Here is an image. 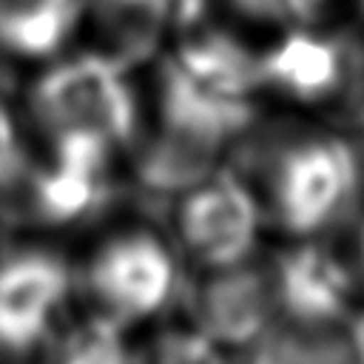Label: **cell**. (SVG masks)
Here are the masks:
<instances>
[{
	"label": "cell",
	"mask_w": 364,
	"mask_h": 364,
	"mask_svg": "<svg viewBox=\"0 0 364 364\" xmlns=\"http://www.w3.org/2000/svg\"><path fill=\"white\" fill-rule=\"evenodd\" d=\"M250 171H236L250 188L264 228L290 242H310L330 230L358 191V159L341 131L316 125L282 134L256 148Z\"/></svg>",
	"instance_id": "cell-1"
},
{
	"label": "cell",
	"mask_w": 364,
	"mask_h": 364,
	"mask_svg": "<svg viewBox=\"0 0 364 364\" xmlns=\"http://www.w3.org/2000/svg\"><path fill=\"white\" fill-rule=\"evenodd\" d=\"M26 117L40 139H88L122 154L142 125V105L122 65L82 48L46 63L28 85Z\"/></svg>",
	"instance_id": "cell-2"
},
{
	"label": "cell",
	"mask_w": 364,
	"mask_h": 364,
	"mask_svg": "<svg viewBox=\"0 0 364 364\" xmlns=\"http://www.w3.org/2000/svg\"><path fill=\"white\" fill-rule=\"evenodd\" d=\"M77 284L91 310L131 327L162 316L179 290V253L151 228H119L88 253Z\"/></svg>",
	"instance_id": "cell-3"
},
{
	"label": "cell",
	"mask_w": 364,
	"mask_h": 364,
	"mask_svg": "<svg viewBox=\"0 0 364 364\" xmlns=\"http://www.w3.org/2000/svg\"><path fill=\"white\" fill-rule=\"evenodd\" d=\"M171 242L196 270H216L256 256L262 210L233 168H216L173 196Z\"/></svg>",
	"instance_id": "cell-4"
},
{
	"label": "cell",
	"mask_w": 364,
	"mask_h": 364,
	"mask_svg": "<svg viewBox=\"0 0 364 364\" xmlns=\"http://www.w3.org/2000/svg\"><path fill=\"white\" fill-rule=\"evenodd\" d=\"M77 287L74 267L48 247H17L0 256V355H46L65 324Z\"/></svg>",
	"instance_id": "cell-5"
},
{
	"label": "cell",
	"mask_w": 364,
	"mask_h": 364,
	"mask_svg": "<svg viewBox=\"0 0 364 364\" xmlns=\"http://www.w3.org/2000/svg\"><path fill=\"white\" fill-rule=\"evenodd\" d=\"M31 176L14 219L34 228H74L111 196L114 159L119 151L88 139H40Z\"/></svg>",
	"instance_id": "cell-6"
},
{
	"label": "cell",
	"mask_w": 364,
	"mask_h": 364,
	"mask_svg": "<svg viewBox=\"0 0 364 364\" xmlns=\"http://www.w3.org/2000/svg\"><path fill=\"white\" fill-rule=\"evenodd\" d=\"M282 316L276 270L256 256L199 270L188 290V321L225 353L250 350Z\"/></svg>",
	"instance_id": "cell-7"
},
{
	"label": "cell",
	"mask_w": 364,
	"mask_h": 364,
	"mask_svg": "<svg viewBox=\"0 0 364 364\" xmlns=\"http://www.w3.org/2000/svg\"><path fill=\"white\" fill-rule=\"evenodd\" d=\"M247 364H364L350 318L279 316L247 350Z\"/></svg>",
	"instance_id": "cell-8"
},
{
	"label": "cell",
	"mask_w": 364,
	"mask_h": 364,
	"mask_svg": "<svg viewBox=\"0 0 364 364\" xmlns=\"http://www.w3.org/2000/svg\"><path fill=\"white\" fill-rule=\"evenodd\" d=\"M82 0H0V54L48 63L77 37Z\"/></svg>",
	"instance_id": "cell-9"
},
{
	"label": "cell",
	"mask_w": 364,
	"mask_h": 364,
	"mask_svg": "<svg viewBox=\"0 0 364 364\" xmlns=\"http://www.w3.org/2000/svg\"><path fill=\"white\" fill-rule=\"evenodd\" d=\"M46 364H136V347L125 324L88 310L60 327L46 350Z\"/></svg>",
	"instance_id": "cell-10"
},
{
	"label": "cell",
	"mask_w": 364,
	"mask_h": 364,
	"mask_svg": "<svg viewBox=\"0 0 364 364\" xmlns=\"http://www.w3.org/2000/svg\"><path fill=\"white\" fill-rule=\"evenodd\" d=\"M34 159V131L6 102H0V208L11 216L17 213Z\"/></svg>",
	"instance_id": "cell-11"
},
{
	"label": "cell",
	"mask_w": 364,
	"mask_h": 364,
	"mask_svg": "<svg viewBox=\"0 0 364 364\" xmlns=\"http://www.w3.org/2000/svg\"><path fill=\"white\" fill-rule=\"evenodd\" d=\"M225 355L228 353L188 318L159 327L142 347H136V364H225Z\"/></svg>",
	"instance_id": "cell-12"
}]
</instances>
